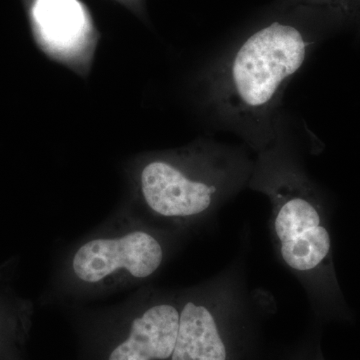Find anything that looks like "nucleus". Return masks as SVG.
I'll use <instances>...</instances> for the list:
<instances>
[{
	"label": "nucleus",
	"instance_id": "obj_1",
	"mask_svg": "<svg viewBox=\"0 0 360 360\" xmlns=\"http://www.w3.org/2000/svg\"><path fill=\"white\" fill-rule=\"evenodd\" d=\"M312 45L296 26L276 21L224 53L213 68V110L224 129L240 136L255 153L281 132L284 91Z\"/></svg>",
	"mask_w": 360,
	"mask_h": 360
},
{
	"label": "nucleus",
	"instance_id": "obj_2",
	"mask_svg": "<svg viewBox=\"0 0 360 360\" xmlns=\"http://www.w3.org/2000/svg\"><path fill=\"white\" fill-rule=\"evenodd\" d=\"M252 169L248 153L225 144L150 158L137 174L141 208L135 213L182 236L248 187Z\"/></svg>",
	"mask_w": 360,
	"mask_h": 360
},
{
	"label": "nucleus",
	"instance_id": "obj_3",
	"mask_svg": "<svg viewBox=\"0 0 360 360\" xmlns=\"http://www.w3.org/2000/svg\"><path fill=\"white\" fill-rule=\"evenodd\" d=\"M248 187L269 198L277 255L305 291L316 297L328 274L330 236L314 186L281 132L257 153Z\"/></svg>",
	"mask_w": 360,
	"mask_h": 360
},
{
	"label": "nucleus",
	"instance_id": "obj_4",
	"mask_svg": "<svg viewBox=\"0 0 360 360\" xmlns=\"http://www.w3.org/2000/svg\"><path fill=\"white\" fill-rule=\"evenodd\" d=\"M180 238L134 212L118 213L68 251L54 288L70 300H87L144 283L172 257Z\"/></svg>",
	"mask_w": 360,
	"mask_h": 360
},
{
	"label": "nucleus",
	"instance_id": "obj_5",
	"mask_svg": "<svg viewBox=\"0 0 360 360\" xmlns=\"http://www.w3.org/2000/svg\"><path fill=\"white\" fill-rule=\"evenodd\" d=\"M179 293L146 288L80 326L84 360H170L179 323Z\"/></svg>",
	"mask_w": 360,
	"mask_h": 360
},
{
	"label": "nucleus",
	"instance_id": "obj_6",
	"mask_svg": "<svg viewBox=\"0 0 360 360\" xmlns=\"http://www.w3.org/2000/svg\"><path fill=\"white\" fill-rule=\"evenodd\" d=\"M179 293V331L170 360H245L252 335L236 283L220 277Z\"/></svg>",
	"mask_w": 360,
	"mask_h": 360
},
{
	"label": "nucleus",
	"instance_id": "obj_7",
	"mask_svg": "<svg viewBox=\"0 0 360 360\" xmlns=\"http://www.w3.org/2000/svg\"><path fill=\"white\" fill-rule=\"evenodd\" d=\"M32 14L40 41L52 53L71 56L84 49L90 22L78 0H35Z\"/></svg>",
	"mask_w": 360,
	"mask_h": 360
},
{
	"label": "nucleus",
	"instance_id": "obj_8",
	"mask_svg": "<svg viewBox=\"0 0 360 360\" xmlns=\"http://www.w3.org/2000/svg\"><path fill=\"white\" fill-rule=\"evenodd\" d=\"M285 360H319L312 348L311 345H307V340L298 345Z\"/></svg>",
	"mask_w": 360,
	"mask_h": 360
},
{
	"label": "nucleus",
	"instance_id": "obj_9",
	"mask_svg": "<svg viewBox=\"0 0 360 360\" xmlns=\"http://www.w3.org/2000/svg\"><path fill=\"white\" fill-rule=\"evenodd\" d=\"M356 2H359V0H356Z\"/></svg>",
	"mask_w": 360,
	"mask_h": 360
}]
</instances>
